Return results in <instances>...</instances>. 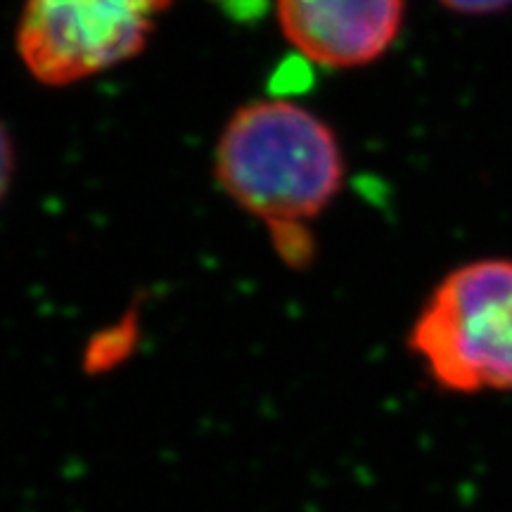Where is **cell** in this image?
<instances>
[{"mask_svg":"<svg viewBox=\"0 0 512 512\" xmlns=\"http://www.w3.org/2000/svg\"><path fill=\"white\" fill-rule=\"evenodd\" d=\"M439 3L448 10L458 12V15L484 17V15H496V12L508 10L512 0H439Z\"/></svg>","mask_w":512,"mask_h":512,"instance_id":"8992f818","label":"cell"},{"mask_svg":"<svg viewBox=\"0 0 512 512\" xmlns=\"http://www.w3.org/2000/svg\"><path fill=\"white\" fill-rule=\"evenodd\" d=\"M211 3H214L228 19H233V22L254 24L266 15L268 8L273 5V0H211Z\"/></svg>","mask_w":512,"mask_h":512,"instance_id":"5b68a950","label":"cell"},{"mask_svg":"<svg viewBox=\"0 0 512 512\" xmlns=\"http://www.w3.org/2000/svg\"><path fill=\"white\" fill-rule=\"evenodd\" d=\"M408 347L448 394H510L512 259L453 268L422 304Z\"/></svg>","mask_w":512,"mask_h":512,"instance_id":"7a4b0ae2","label":"cell"},{"mask_svg":"<svg viewBox=\"0 0 512 512\" xmlns=\"http://www.w3.org/2000/svg\"><path fill=\"white\" fill-rule=\"evenodd\" d=\"M12 174H15V147H12V138L0 121V200L8 195Z\"/></svg>","mask_w":512,"mask_h":512,"instance_id":"52a82bcc","label":"cell"},{"mask_svg":"<svg viewBox=\"0 0 512 512\" xmlns=\"http://www.w3.org/2000/svg\"><path fill=\"white\" fill-rule=\"evenodd\" d=\"M171 0H27L17 29L24 67L69 86L136 57Z\"/></svg>","mask_w":512,"mask_h":512,"instance_id":"3957f363","label":"cell"},{"mask_svg":"<svg viewBox=\"0 0 512 512\" xmlns=\"http://www.w3.org/2000/svg\"><path fill=\"white\" fill-rule=\"evenodd\" d=\"M287 41L323 67H361L399 36L403 0H273Z\"/></svg>","mask_w":512,"mask_h":512,"instance_id":"277c9868","label":"cell"},{"mask_svg":"<svg viewBox=\"0 0 512 512\" xmlns=\"http://www.w3.org/2000/svg\"><path fill=\"white\" fill-rule=\"evenodd\" d=\"M216 176L240 207L290 230L318 216L342 188V150L316 114L287 100H259L228 121Z\"/></svg>","mask_w":512,"mask_h":512,"instance_id":"6da1fadb","label":"cell"}]
</instances>
